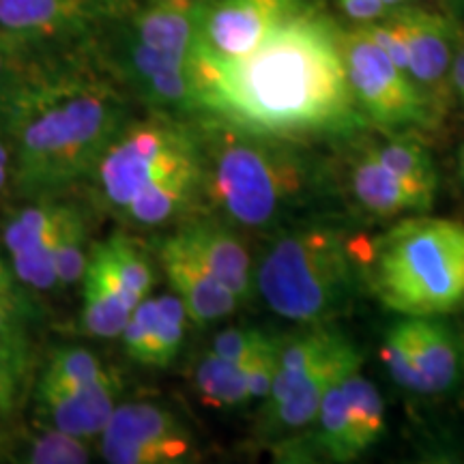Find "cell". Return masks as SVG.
<instances>
[{"label":"cell","mask_w":464,"mask_h":464,"mask_svg":"<svg viewBox=\"0 0 464 464\" xmlns=\"http://www.w3.org/2000/svg\"><path fill=\"white\" fill-rule=\"evenodd\" d=\"M451 82H454L456 91L460 92V97L464 100V48L451 61Z\"/></svg>","instance_id":"e575fe53"},{"label":"cell","mask_w":464,"mask_h":464,"mask_svg":"<svg viewBox=\"0 0 464 464\" xmlns=\"http://www.w3.org/2000/svg\"><path fill=\"white\" fill-rule=\"evenodd\" d=\"M348 243L340 232L307 228L280 237L258 266L265 304L295 323H318L338 312L355 284Z\"/></svg>","instance_id":"5b68a950"},{"label":"cell","mask_w":464,"mask_h":464,"mask_svg":"<svg viewBox=\"0 0 464 464\" xmlns=\"http://www.w3.org/2000/svg\"><path fill=\"white\" fill-rule=\"evenodd\" d=\"M338 5L357 24H368L390 14L382 0H338Z\"/></svg>","instance_id":"1f68e13d"},{"label":"cell","mask_w":464,"mask_h":464,"mask_svg":"<svg viewBox=\"0 0 464 464\" xmlns=\"http://www.w3.org/2000/svg\"><path fill=\"white\" fill-rule=\"evenodd\" d=\"M14 185V153H11V142L5 127L0 125V196Z\"/></svg>","instance_id":"d6a6232c"},{"label":"cell","mask_w":464,"mask_h":464,"mask_svg":"<svg viewBox=\"0 0 464 464\" xmlns=\"http://www.w3.org/2000/svg\"><path fill=\"white\" fill-rule=\"evenodd\" d=\"M237 131L219 133L208 153L202 147V191L232 224L263 228L297 194L301 174L297 161L263 136Z\"/></svg>","instance_id":"8992f818"},{"label":"cell","mask_w":464,"mask_h":464,"mask_svg":"<svg viewBox=\"0 0 464 464\" xmlns=\"http://www.w3.org/2000/svg\"><path fill=\"white\" fill-rule=\"evenodd\" d=\"M357 365H362V357L355 346L346 342L334 355L323 359L307 372L295 376L276 374L274 385L266 396L271 426L282 428V430H295V428L314 423L318 406L329 387Z\"/></svg>","instance_id":"7c38bea8"},{"label":"cell","mask_w":464,"mask_h":464,"mask_svg":"<svg viewBox=\"0 0 464 464\" xmlns=\"http://www.w3.org/2000/svg\"><path fill=\"white\" fill-rule=\"evenodd\" d=\"M353 191L357 200L368 208L370 213L381 218L400 216L406 211H428L415 191H411L392 170L376 160V155L370 150L355 164L353 170Z\"/></svg>","instance_id":"44dd1931"},{"label":"cell","mask_w":464,"mask_h":464,"mask_svg":"<svg viewBox=\"0 0 464 464\" xmlns=\"http://www.w3.org/2000/svg\"><path fill=\"white\" fill-rule=\"evenodd\" d=\"M37 316V307L31 295L14 297V295L0 293V335L3 338L28 340V332Z\"/></svg>","instance_id":"4dcf8cb0"},{"label":"cell","mask_w":464,"mask_h":464,"mask_svg":"<svg viewBox=\"0 0 464 464\" xmlns=\"http://www.w3.org/2000/svg\"><path fill=\"white\" fill-rule=\"evenodd\" d=\"M0 293L14 295V297H26V295L33 293V290H28L24 284L17 280L15 271L3 258H0Z\"/></svg>","instance_id":"836d02e7"},{"label":"cell","mask_w":464,"mask_h":464,"mask_svg":"<svg viewBox=\"0 0 464 464\" xmlns=\"http://www.w3.org/2000/svg\"><path fill=\"white\" fill-rule=\"evenodd\" d=\"M110 464H174L194 456V439L170 409L158 402L116 404L100 434Z\"/></svg>","instance_id":"30bf717a"},{"label":"cell","mask_w":464,"mask_h":464,"mask_svg":"<svg viewBox=\"0 0 464 464\" xmlns=\"http://www.w3.org/2000/svg\"><path fill=\"white\" fill-rule=\"evenodd\" d=\"M404 335L409 379L404 390L415 393L448 392L460 379V346L445 323L434 316H406L398 323Z\"/></svg>","instance_id":"4fadbf2b"},{"label":"cell","mask_w":464,"mask_h":464,"mask_svg":"<svg viewBox=\"0 0 464 464\" xmlns=\"http://www.w3.org/2000/svg\"><path fill=\"white\" fill-rule=\"evenodd\" d=\"M274 340V335L265 334L256 327H232L226 329L213 340L208 351L216 353L218 357L228 359L235 363H247L249 359L256 357L263 348Z\"/></svg>","instance_id":"f546056e"},{"label":"cell","mask_w":464,"mask_h":464,"mask_svg":"<svg viewBox=\"0 0 464 464\" xmlns=\"http://www.w3.org/2000/svg\"><path fill=\"white\" fill-rule=\"evenodd\" d=\"M307 0H198L191 61H235L256 50Z\"/></svg>","instance_id":"9c48e42d"},{"label":"cell","mask_w":464,"mask_h":464,"mask_svg":"<svg viewBox=\"0 0 464 464\" xmlns=\"http://www.w3.org/2000/svg\"><path fill=\"white\" fill-rule=\"evenodd\" d=\"M362 365L348 370L340 385L344 392L348 420L353 426V437L359 454L368 451L385 432V404L374 382L359 372Z\"/></svg>","instance_id":"7402d4cb"},{"label":"cell","mask_w":464,"mask_h":464,"mask_svg":"<svg viewBox=\"0 0 464 464\" xmlns=\"http://www.w3.org/2000/svg\"><path fill=\"white\" fill-rule=\"evenodd\" d=\"M342 52L355 102L374 123L406 127L430 121L428 102L413 78L393 65L362 24L342 33Z\"/></svg>","instance_id":"ba28073f"},{"label":"cell","mask_w":464,"mask_h":464,"mask_svg":"<svg viewBox=\"0 0 464 464\" xmlns=\"http://www.w3.org/2000/svg\"><path fill=\"white\" fill-rule=\"evenodd\" d=\"M382 3H385V7L387 9H396V7H400V5H404L406 3V0H382Z\"/></svg>","instance_id":"d590c367"},{"label":"cell","mask_w":464,"mask_h":464,"mask_svg":"<svg viewBox=\"0 0 464 464\" xmlns=\"http://www.w3.org/2000/svg\"><path fill=\"white\" fill-rule=\"evenodd\" d=\"M372 153L406 188L415 191L428 207H432L439 188V174L430 153L420 142H415L413 138H396L385 147L374 149Z\"/></svg>","instance_id":"603a6c76"},{"label":"cell","mask_w":464,"mask_h":464,"mask_svg":"<svg viewBox=\"0 0 464 464\" xmlns=\"http://www.w3.org/2000/svg\"><path fill=\"white\" fill-rule=\"evenodd\" d=\"M65 211L67 200L42 196L17 208L5 224L3 241L11 269L33 293L58 288L54 247Z\"/></svg>","instance_id":"8fae6325"},{"label":"cell","mask_w":464,"mask_h":464,"mask_svg":"<svg viewBox=\"0 0 464 464\" xmlns=\"http://www.w3.org/2000/svg\"><path fill=\"white\" fill-rule=\"evenodd\" d=\"M160 265L170 282L172 293L185 305L188 318L198 327L222 321L239 305L241 299L226 288L174 235L161 241Z\"/></svg>","instance_id":"5bb4252c"},{"label":"cell","mask_w":464,"mask_h":464,"mask_svg":"<svg viewBox=\"0 0 464 464\" xmlns=\"http://www.w3.org/2000/svg\"><path fill=\"white\" fill-rule=\"evenodd\" d=\"M374 290L402 316H440L464 304V224L406 219L382 237L374 258Z\"/></svg>","instance_id":"277c9868"},{"label":"cell","mask_w":464,"mask_h":464,"mask_svg":"<svg viewBox=\"0 0 464 464\" xmlns=\"http://www.w3.org/2000/svg\"><path fill=\"white\" fill-rule=\"evenodd\" d=\"M340 381L342 376L323 396L314 421L318 423V443H321L324 454L335 462H351L362 454H359L355 437H353V426L348 420L346 400Z\"/></svg>","instance_id":"484cf974"},{"label":"cell","mask_w":464,"mask_h":464,"mask_svg":"<svg viewBox=\"0 0 464 464\" xmlns=\"http://www.w3.org/2000/svg\"><path fill=\"white\" fill-rule=\"evenodd\" d=\"M198 112L263 138L346 131L359 123L342 33L307 7L235 61H191Z\"/></svg>","instance_id":"6da1fadb"},{"label":"cell","mask_w":464,"mask_h":464,"mask_svg":"<svg viewBox=\"0 0 464 464\" xmlns=\"http://www.w3.org/2000/svg\"><path fill=\"white\" fill-rule=\"evenodd\" d=\"M89 54H67L0 28V121L58 72Z\"/></svg>","instance_id":"e0dca14e"},{"label":"cell","mask_w":464,"mask_h":464,"mask_svg":"<svg viewBox=\"0 0 464 464\" xmlns=\"http://www.w3.org/2000/svg\"><path fill=\"white\" fill-rule=\"evenodd\" d=\"M205 155L179 116L150 112L121 127L89 181L110 216L131 228H160L202 191Z\"/></svg>","instance_id":"3957f363"},{"label":"cell","mask_w":464,"mask_h":464,"mask_svg":"<svg viewBox=\"0 0 464 464\" xmlns=\"http://www.w3.org/2000/svg\"><path fill=\"white\" fill-rule=\"evenodd\" d=\"M31 342L0 335V417L14 413L24 392Z\"/></svg>","instance_id":"f1b7e54d"},{"label":"cell","mask_w":464,"mask_h":464,"mask_svg":"<svg viewBox=\"0 0 464 464\" xmlns=\"http://www.w3.org/2000/svg\"><path fill=\"white\" fill-rule=\"evenodd\" d=\"M119 379L108 374L89 385L67 387V390H50L34 387V406L37 417L45 428L73 434V437L92 439L100 437L112 411L119 404Z\"/></svg>","instance_id":"2e32d148"},{"label":"cell","mask_w":464,"mask_h":464,"mask_svg":"<svg viewBox=\"0 0 464 464\" xmlns=\"http://www.w3.org/2000/svg\"><path fill=\"white\" fill-rule=\"evenodd\" d=\"M179 241L241 301L252 293V260L237 235L218 219H188L174 232Z\"/></svg>","instance_id":"ac0fdd59"},{"label":"cell","mask_w":464,"mask_h":464,"mask_svg":"<svg viewBox=\"0 0 464 464\" xmlns=\"http://www.w3.org/2000/svg\"><path fill=\"white\" fill-rule=\"evenodd\" d=\"M460 174H462V179H464V144H462V149H460Z\"/></svg>","instance_id":"8d00e7d4"},{"label":"cell","mask_w":464,"mask_h":464,"mask_svg":"<svg viewBox=\"0 0 464 464\" xmlns=\"http://www.w3.org/2000/svg\"><path fill=\"white\" fill-rule=\"evenodd\" d=\"M196 392L208 406L230 409L247 404L252 396L247 390L246 363H235L207 351L196 365Z\"/></svg>","instance_id":"cb8c5ba5"},{"label":"cell","mask_w":464,"mask_h":464,"mask_svg":"<svg viewBox=\"0 0 464 464\" xmlns=\"http://www.w3.org/2000/svg\"><path fill=\"white\" fill-rule=\"evenodd\" d=\"M82 327L92 338H121L136 304L116 280L95 247H91L82 280Z\"/></svg>","instance_id":"ffe728a7"},{"label":"cell","mask_w":464,"mask_h":464,"mask_svg":"<svg viewBox=\"0 0 464 464\" xmlns=\"http://www.w3.org/2000/svg\"><path fill=\"white\" fill-rule=\"evenodd\" d=\"M112 374L95 353L84 346H58L44 365L34 387L67 390V387L89 385Z\"/></svg>","instance_id":"4316f807"},{"label":"cell","mask_w":464,"mask_h":464,"mask_svg":"<svg viewBox=\"0 0 464 464\" xmlns=\"http://www.w3.org/2000/svg\"><path fill=\"white\" fill-rule=\"evenodd\" d=\"M89 235V216H86L80 205L67 202V211L61 222V228H58L54 247L58 288L75 286V284L82 280L92 247Z\"/></svg>","instance_id":"d4e9b609"},{"label":"cell","mask_w":464,"mask_h":464,"mask_svg":"<svg viewBox=\"0 0 464 464\" xmlns=\"http://www.w3.org/2000/svg\"><path fill=\"white\" fill-rule=\"evenodd\" d=\"M20 462L28 464H84L91 462V448L82 437L45 428L26 440Z\"/></svg>","instance_id":"83f0119b"},{"label":"cell","mask_w":464,"mask_h":464,"mask_svg":"<svg viewBox=\"0 0 464 464\" xmlns=\"http://www.w3.org/2000/svg\"><path fill=\"white\" fill-rule=\"evenodd\" d=\"M185 324L188 312L177 295H149L121 334L125 355L144 368H168L181 351Z\"/></svg>","instance_id":"9a60e30c"},{"label":"cell","mask_w":464,"mask_h":464,"mask_svg":"<svg viewBox=\"0 0 464 464\" xmlns=\"http://www.w3.org/2000/svg\"><path fill=\"white\" fill-rule=\"evenodd\" d=\"M130 119L127 92L91 56L72 63L0 121L14 153V188L42 198L89 179Z\"/></svg>","instance_id":"7a4b0ae2"},{"label":"cell","mask_w":464,"mask_h":464,"mask_svg":"<svg viewBox=\"0 0 464 464\" xmlns=\"http://www.w3.org/2000/svg\"><path fill=\"white\" fill-rule=\"evenodd\" d=\"M136 0H0V28L44 48L91 54Z\"/></svg>","instance_id":"52a82bcc"},{"label":"cell","mask_w":464,"mask_h":464,"mask_svg":"<svg viewBox=\"0 0 464 464\" xmlns=\"http://www.w3.org/2000/svg\"><path fill=\"white\" fill-rule=\"evenodd\" d=\"M390 15L404 34L409 50V73L417 84H439L451 69L454 33L445 15L421 7L400 5Z\"/></svg>","instance_id":"d6986e66"}]
</instances>
